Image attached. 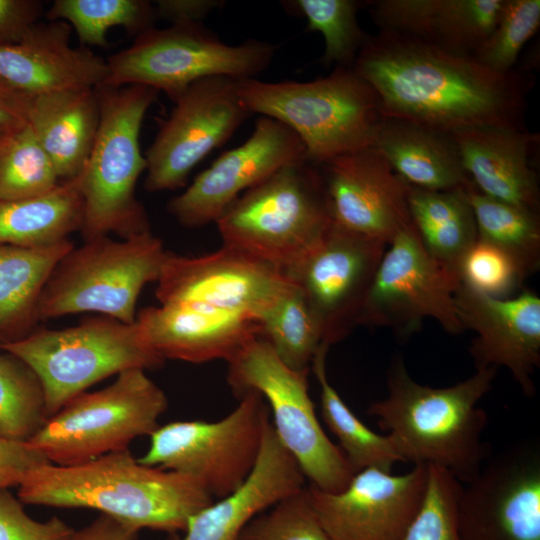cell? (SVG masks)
<instances>
[{"mask_svg":"<svg viewBox=\"0 0 540 540\" xmlns=\"http://www.w3.org/2000/svg\"><path fill=\"white\" fill-rule=\"evenodd\" d=\"M362 306L358 326L383 327L407 338L427 318L449 334L464 331L457 315L456 273L434 260L424 249L414 225L388 244Z\"/></svg>","mask_w":540,"mask_h":540,"instance_id":"cell-13","label":"cell"},{"mask_svg":"<svg viewBox=\"0 0 540 540\" xmlns=\"http://www.w3.org/2000/svg\"><path fill=\"white\" fill-rule=\"evenodd\" d=\"M505 0L367 1L380 31L445 51L474 55L492 32Z\"/></svg>","mask_w":540,"mask_h":540,"instance_id":"cell-26","label":"cell"},{"mask_svg":"<svg viewBox=\"0 0 540 540\" xmlns=\"http://www.w3.org/2000/svg\"><path fill=\"white\" fill-rule=\"evenodd\" d=\"M223 3L219 0H158L154 8L157 19H164L171 25H188L201 23Z\"/></svg>","mask_w":540,"mask_h":540,"instance_id":"cell-46","label":"cell"},{"mask_svg":"<svg viewBox=\"0 0 540 540\" xmlns=\"http://www.w3.org/2000/svg\"><path fill=\"white\" fill-rule=\"evenodd\" d=\"M457 275L463 286L495 298H507L526 278L511 257L480 239L461 259Z\"/></svg>","mask_w":540,"mask_h":540,"instance_id":"cell-42","label":"cell"},{"mask_svg":"<svg viewBox=\"0 0 540 540\" xmlns=\"http://www.w3.org/2000/svg\"><path fill=\"white\" fill-rule=\"evenodd\" d=\"M238 79L215 76L192 83L163 120L145 152L144 188L149 192L184 187L195 166L223 145L249 118Z\"/></svg>","mask_w":540,"mask_h":540,"instance_id":"cell-14","label":"cell"},{"mask_svg":"<svg viewBox=\"0 0 540 540\" xmlns=\"http://www.w3.org/2000/svg\"><path fill=\"white\" fill-rule=\"evenodd\" d=\"M12 137L0 136V155L4 151V149L7 147Z\"/></svg>","mask_w":540,"mask_h":540,"instance_id":"cell-50","label":"cell"},{"mask_svg":"<svg viewBox=\"0 0 540 540\" xmlns=\"http://www.w3.org/2000/svg\"><path fill=\"white\" fill-rule=\"evenodd\" d=\"M472 207L478 239L506 253L527 278L540 266L539 213L480 193L466 190Z\"/></svg>","mask_w":540,"mask_h":540,"instance_id":"cell-33","label":"cell"},{"mask_svg":"<svg viewBox=\"0 0 540 540\" xmlns=\"http://www.w3.org/2000/svg\"><path fill=\"white\" fill-rule=\"evenodd\" d=\"M318 167L337 226L388 245L413 225L408 208L410 185L376 146L337 156Z\"/></svg>","mask_w":540,"mask_h":540,"instance_id":"cell-20","label":"cell"},{"mask_svg":"<svg viewBox=\"0 0 540 540\" xmlns=\"http://www.w3.org/2000/svg\"><path fill=\"white\" fill-rule=\"evenodd\" d=\"M18 499L29 505L87 508L137 530L183 532L215 500L190 475L147 466L127 450L72 466L44 463L22 474Z\"/></svg>","mask_w":540,"mask_h":540,"instance_id":"cell-2","label":"cell"},{"mask_svg":"<svg viewBox=\"0 0 540 540\" xmlns=\"http://www.w3.org/2000/svg\"><path fill=\"white\" fill-rule=\"evenodd\" d=\"M427 466L421 506L399 540H461L456 511L462 483L441 467Z\"/></svg>","mask_w":540,"mask_h":540,"instance_id":"cell-40","label":"cell"},{"mask_svg":"<svg viewBox=\"0 0 540 540\" xmlns=\"http://www.w3.org/2000/svg\"><path fill=\"white\" fill-rule=\"evenodd\" d=\"M224 246L287 274L333 224L319 167H282L245 191L215 222Z\"/></svg>","mask_w":540,"mask_h":540,"instance_id":"cell-5","label":"cell"},{"mask_svg":"<svg viewBox=\"0 0 540 540\" xmlns=\"http://www.w3.org/2000/svg\"><path fill=\"white\" fill-rule=\"evenodd\" d=\"M82 172L41 196L0 200V245L42 248L69 239L83 223Z\"/></svg>","mask_w":540,"mask_h":540,"instance_id":"cell-30","label":"cell"},{"mask_svg":"<svg viewBox=\"0 0 540 540\" xmlns=\"http://www.w3.org/2000/svg\"><path fill=\"white\" fill-rule=\"evenodd\" d=\"M450 135L476 190L539 213V134L528 128L481 127Z\"/></svg>","mask_w":540,"mask_h":540,"instance_id":"cell-25","label":"cell"},{"mask_svg":"<svg viewBox=\"0 0 540 540\" xmlns=\"http://www.w3.org/2000/svg\"><path fill=\"white\" fill-rule=\"evenodd\" d=\"M288 10L307 20V30L320 32L324 53L320 62L336 67H353L367 35L359 26L357 13L366 4L357 0H292Z\"/></svg>","mask_w":540,"mask_h":540,"instance_id":"cell-37","label":"cell"},{"mask_svg":"<svg viewBox=\"0 0 540 540\" xmlns=\"http://www.w3.org/2000/svg\"><path fill=\"white\" fill-rule=\"evenodd\" d=\"M47 420L38 375L18 357L0 353V437L28 442Z\"/></svg>","mask_w":540,"mask_h":540,"instance_id":"cell-36","label":"cell"},{"mask_svg":"<svg viewBox=\"0 0 540 540\" xmlns=\"http://www.w3.org/2000/svg\"><path fill=\"white\" fill-rule=\"evenodd\" d=\"M238 540H330L311 502L309 489L281 499L255 516Z\"/></svg>","mask_w":540,"mask_h":540,"instance_id":"cell-41","label":"cell"},{"mask_svg":"<svg viewBox=\"0 0 540 540\" xmlns=\"http://www.w3.org/2000/svg\"><path fill=\"white\" fill-rule=\"evenodd\" d=\"M31 101L0 78V136L12 137L29 124Z\"/></svg>","mask_w":540,"mask_h":540,"instance_id":"cell-45","label":"cell"},{"mask_svg":"<svg viewBox=\"0 0 540 540\" xmlns=\"http://www.w3.org/2000/svg\"><path fill=\"white\" fill-rule=\"evenodd\" d=\"M497 368H479L452 386L416 382L401 356L387 372V395L367 413L377 418L404 462L441 467L462 484L473 479L490 456L483 433L487 413L478 406L490 391Z\"/></svg>","mask_w":540,"mask_h":540,"instance_id":"cell-3","label":"cell"},{"mask_svg":"<svg viewBox=\"0 0 540 540\" xmlns=\"http://www.w3.org/2000/svg\"><path fill=\"white\" fill-rule=\"evenodd\" d=\"M427 477L425 464L400 475L371 467L338 492L308 489L330 540H399L421 506Z\"/></svg>","mask_w":540,"mask_h":540,"instance_id":"cell-19","label":"cell"},{"mask_svg":"<svg viewBox=\"0 0 540 540\" xmlns=\"http://www.w3.org/2000/svg\"><path fill=\"white\" fill-rule=\"evenodd\" d=\"M43 15L39 0H0V46L21 42Z\"/></svg>","mask_w":540,"mask_h":540,"instance_id":"cell-44","label":"cell"},{"mask_svg":"<svg viewBox=\"0 0 540 540\" xmlns=\"http://www.w3.org/2000/svg\"><path fill=\"white\" fill-rule=\"evenodd\" d=\"M307 160L300 138L282 122L261 116L250 137L221 154L167 209L181 225L201 227L219 217L248 189L291 163Z\"/></svg>","mask_w":540,"mask_h":540,"instance_id":"cell-18","label":"cell"},{"mask_svg":"<svg viewBox=\"0 0 540 540\" xmlns=\"http://www.w3.org/2000/svg\"><path fill=\"white\" fill-rule=\"evenodd\" d=\"M539 26V0H505L492 32L473 56L496 73H509Z\"/></svg>","mask_w":540,"mask_h":540,"instance_id":"cell-39","label":"cell"},{"mask_svg":"<svg viewBox=\"0 0 540 540\" xmlns=\"http://www.w3.org/2000/svg\"><path fill=\"white\" fill-rule=\"evenodd\" d=\"M75 530L57 516L37 521L7 488L0 489V540H71Z\"/></svg>","mask_w":540,"mask_h":540,"instance_id":"cell-43","label":"cell"},{"mask_svg":"<svg viewBox=\"0 0 540 540\" xmlns=\"http://www.w3.org/2000/svg\"><path fill=\"white\" fill-rule=\"evenodd\" d=\"M157 284L160 304H200L258 323L292 281L272 266L222 245L198 257L168 251Z\"/></svg>","mask_w":540,"mask_h":540,"instance_id":"cell-17","label":"cell"},{"mask_svg":"<svg viewBox=\"0 0 540 540\" xmlns=\"http://www.w3.org/2000/svg\"><path fill=\"white\" fill-rule=\"evenodd\" d=\"M467 189L430 191L410 186L408 192L409 213L424 249L456 274L461 259L478 239Z\"/></svg>","mask_w":540,"mask_h":540,"instance_id":"cell-31","label":"cell"},{"mask_svg":"<svg viewBox=\"0 0 540 540\" xmlns=\"http://www.w3.org/2000/svg\"><path fill=\"white\" fill-rule=\"evenodd\" d=\"M167 407L166 394L145 370L123 371L109 386L68 401L28 443L52 464L78 465L150 436Z\"/></svg>","mask_w":540,"mask_h":540,"instance_id":"cell-10","label":"cell"},{"mask_svg":"<svg viewBox=\"0 0 540 540\" xmlns=\"http://www.w3.org/2000/svg\"><path fill=\"white\" fill-rule=\"evenodd\" d=\"M21 476L22 474L18 472L0 468V489L18 485Z\"/></svg>","mask_w":540,"mask_h":540,"instance_id":"cell-49","label":"cell"},{"mask_svg":"<svg viewBox=\"0 0 540 540\" xmlns=\"http://www.w3.org/2000/svg\"><path fill=\"white\" fill-rule=\"evenodd\" d=\"M455 305L463 329L476 333L469 347L476 369L505 367L522 392L533 396L540 366L539 296L525 289L513 298H495L460 284Z\"/></svg>","mask_w":540,"mask_h":540,"instance_id":"cell-21","label":"cell"},{"mask_svg":"<svg viewBox=\"0 0 540 540\" xmlns=\"http://www.w3.org/2000/svg\"><path fill=\"white\" fill-rule=\"evenodd\" d=\"M375 146L412 187L451 191L473 185L462 167L451 135L385 117Z\"/></svg>","mask_w":540,"mask_h":540,"instance_id":"cell-28","label":"cell"},{"mask_svg":"<svg viewBox=\"0 0 540 540\" xmlns=\"http://www.w3.org/2000/svg\"><path fill=\"white\" fill-rule=\"evenodd\" d=\"M139 530L100 514L87 526L75 530L71 540H137Z\"/></svg>","mask_w":540,"mask_h":540,"instance_id":"cell-48","label":"cell"},{"mask_svg":"<svg viewBox=\"0 0 540 540\" xmlns=\"http://www.w3.org/2000/svg\"><path fill=\"white\" fill-rule=\"evenodd\" d=\"M95 90L100 122L82 171L84 214L80 231L84 241L109 234L127 239L151 231L135 188L146 171L139 142L141 126L159 92L139 84Z\"/></svg>","mask_w":540,"mask_h":540,"instance_id":"cell-6","label":"cell"},{"mask_svg":"<svg viewBox=\"0 0 540 540\" xmlns=\"http://www.w3.org/2000/svg\"><path fill=\"white\" fill-rule=\"evenodd\" d=\"M136 322L164 361L227 362L260 335L259 324L248 317L193 303L146 307L139 311Z\"/></svg>","mask_w":540,"mask_h":540,"instance_id":"cell-24","label":"cell"},{"mask_svg":"<svg viewBox=\"0 0 540 540\" xmlns=\"http://www.w3.org/2000/svg\"><path fill=\"white\" fill-rule=\"evenodd\" d=\"M329 345H321L313 358L311 369L320 387L321 417L337 438L339 448L354 473L365 468L392 472L394 465L404 462L392 438L368 428L346 405L331 385L326 370Z\"/></svg>","mask_w":540,"mask_h":540,"instance_id":"cell-32","label":"cell"},{"mask_svg":"<svg viewBox=\"0 0 540 540\" xmlns=\"http://www.w3.org/2000/svg\"><path fill=\"white\" fill-rule=\"evenodd\" d=\"M258 324L259 336L285 365L310 371L314 356L325 342L318 321L293 282Z\"/></svg>","mask_w":540,"mask_h":540,"instance_id":"cell-35","label":"cell"},{"mask_svg":"<svg viewBox=\"0 0 540 540\" xmlns=\"http://www.w3.org/2000/svg\"><path fill=\"white\" fill-rule=\"evenodd\" d=\"M0 349L23 360L38 375L48 418L107 377L131 369H156L164 363L136 321L128 324L103 315L60 330L37 328Z\"/></svg>","mask_w":540,"mask_h":540,"instance_id":"cell-7","label":"cell"},{"mask_svg":"<svg viewBox=\"0 0 540 540\" xmlns=\"http://www.w3.org/2000/svg\"><path fill=\"white\" fill-rule=\"evenodd\" d=\"M238 398V405L219 420L159 425L138 461L190 475L214 499L230 494L254 468L270 421L269 408L257 392L249 391Z\"/></svg>","mask_w":540,"mask_h":540,"instance_id":"cell-12","label":"cell"},{"mask_svg":"<svg viewBox=\"0 0 540 540\" xmlns=\"http://www.w3.org/2000/svg\"><path fill=\"white\" fill-rule=\"evenodd\" d=\"M48 21L73 27L80 46L108 47L107 32L121 26L130 35L154 27V5L146 0H55L45 12Z\"/></svg>","mask_w":540,"mask_h":540,"instance_id":"cell-34","label":"cell"},{"mask_svg":"<svg viewBox=\"0 0 540 540\" xmlns=\"http://www.w3.org/2000/svg\"><path fill=\"white\" fill-rule=\"evenodd\" d=\"M71 29L64 21H39L21 42L0 46V78L31 97L103 85L106 60L73 47Z\"/></svg>","mask_w":540,"mask_h":540,"instance_id":"cell-22","label":"cell"},{"mask_svg":"<svg viewBox=\"0 0 540 540\" xmlns=\"http://www.w3.org/2000/svg\"><path fill=\"white\" fill-rule=\"evenodd\" d=\"M100 122L95 88L32 97L29 125L62 181L78 176L89 159Z\"/></svg>","mask_w":540,"mask_h":540,"instance_id":"cell-27","label":"cell"},{"mask_svg":"<svg viewBox=\"0 0 540 540\" xmlns=\"http://www.w3.org/2000/svg\"><path fill=\"white\" fill-rule=\"evenodd\" d=\"M227 382L237 397L254 391L266 402L274 431L311 487L338 492L355 474L326 435L308 392L309 371L285 365L260 336L228 361Z\"/></svg>","mask_w":540,"mask_h":540,"instance_id":"cell-9","label":"cell"},{"mask_svg":"<svg viewBox=\"0 0 540 540\" xmlns=\"http://www.w3.org/2000/svg\"><path fill=\"white\" fill-rule=\"evenodd\" d=\"M387 249L382 241L332 224L320 242L286 276L301 291L332 345L356 326Z\"/></svg>","mask_w":540,"mask_h":540,"instance_id":"cell-16","label":"cell"},{"mask_svg":"<svg viewBox=\"0 0 540 540\" xmlns=\"http://www.w3.org/2000/svg\"><path fill=\"white\" fill-rule=\"evenodd\" d=\"M167 252L151 231L120 241L102 236L74 246L44 286L39 321L96 312L134 323L138 297L146 284L158 281Z\"/></svg>","mask_w":540,"mask_h":540,"instance_id":"cell-8","label":"cell"},{"mask_svg":"<svg viewBox=\"0 0 540 540\" xmlns=\"http://www.w3.org/2000/svg\"><path fill=\"white\" fill-rule=\"evenodd\" d=\"M461 540H540V448L535 441L489 456L457 501Z\"/></svg>","mask_w":540,"mask_h":540,"instance_id":"cell-15","label":"cell"},{"mask_svg":"<svg viewBox=\"0 0 540 540\" xmlns=\"http://www.w3.org/2000/svg\"><path fill=\"white\" fill-rule=\"evenodd\" d=\"M274 54L275 46L254 39L228 45L201 23L152 27L106 60L108 75L101 86L145 85L174 101L204 78H255Z\"/></svg>","mask_w":540,"mask_h":540,"instance_id":"cell-11","label":"cell"},{"mask_svg":"<svg viewBox=\"0 0 540 540\" xmlns=\"http://www.w3.org/2000/svg\"><path fill=\"white\" fill-rule=\"evenodd\" d=\"M44 463L50 462L28 442L12 441L0 437V468L23 474Z\"/></svg>","mask_w":540,"mask_h":540,"instance_id":"cell-47","label":"cell"},{"mask_svg":"<svg viewBox=\"0 0 540 540\" xmlns=\"http://www.w3.org/2000/svg\"><path fill=\"white\" fill-rule=\"evenodd\" d=\"M353 68L376 91L385 117L441 133L527 128V70L499 74L473 55L457 54L379 31L368 36Z\"/></svg>","mask_w":540,"mask_h":540,"instance_id":"cell-1","label":"cell"},{"mask_svg":"<svg viewBox=\"0 0 540 540\" xmlns=\"http://www.w3.org/2000/svg\"><path fill=\"white\" fill-rule=\"evenodd\" d=\"M74 243L42 248L0 245V346L30 335L39 321V300L52 271Z\"/></svg>","mask_w":540,"mask_h":540,"instance_id":"cell-29","label":"cell"},{"mask_svg":"<svg viewBox=\"0 0 540 540\" xmlns=\"http://www.w3.org/2000/svg\"><path fill=\"white\" fill-rule=\"evenodd\" d=\"M60 183L51 159L28 124L11 138L0 155V200L41 196Z\"/></svg>","mask_w":540,"mask_h":540,"instance_id":"cell-38","label":"cell"},{"mask_svg":"<svg viewBox=\"0 0 540 540\" xmlns=\"http://www.w3.org/2000/svg\"><path fill=\"white\" fill-rule=\"evenodd\" d=\"M237 90L251 114L276 119L296 133L307 161L316 166L375 146L385 119L376 91L353 67H335L307 82L238 79Z\"/></svg>","mask_w":540,"mask_h":540,"instance_id":"cell-4","label":"cell"},{"mask_svg":"<svg viewBox=\"0 0 540 540\" xmlns=\"http://www.w3.org/2000/svg\"><path fill=\"white\" fill-rule=\"evenodd\" d=\"M305 482L300 467L279 441L270 419L256 464L244 483L196 512L183 535L168 534L166 540H238L255 516L304 488Z\"/></svg>","mask_w":540,"mask_h":540,"instance_id":"cell-23","label":"cell"}]
</instances>
